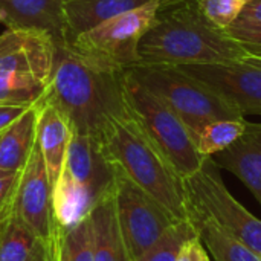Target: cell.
Listing matches in <instances>:
<instances>
[{
    "instance_id": "obj_16",
    "label": "cell",
    "mask_w": 261,
    "mask_h": 261,
    "mask_svg": "<svg viewBox=\"0 0 261 261\" xmlns=\"http://www.w3.org/2000/svg\"><path fill=\"white\" fill-rule=\"evenodd\" d=\"M151 0H66V46L78 35L122 12L144 6Z\"/></svg>"
},
{
    "instance_id": "obj_31",
    "label": "cell",
    "mask_w": 261,
    "mask_h": 261,
    "mask_svg": "<svg viewBox=\"0 0 261 261\" xmlns=\"http://www.w3.org/2000/svg\"><path fill=\"white\" fill-rule=\"evenodd\" d=\"M6 217H0V231H2V226H3V222H5Z\"/></svg>"
},
{
    "instance_id": "obj_18",
    "label": "cell",
    "mask_w": 261,
    "mask_h": 261,
    "mask_svg": "<svg viewBox=\"0 0 261 261\" xmlns=\"http://www.w3.org/2000/svg\"><path fill=\"white\" fill-rule=\"evenodd\" d=\"M57 246L18 219L6 216L0 231V261H57Z\"/></svg>"
},
{
    "instance_id": "obj_9",
    "label": "cell",
    "mask_w": 261,
    "mask_h": 261,
    "mask_svg": "<svg viewBox=\"0 0 261 261\" xmlns=\"http://www.w3.org/2000/svg\"><path fill=\"white\" fill-rule=\"evenodd\" d=\"M113 202L130 261L139 260L142 254L177 222L164 205L118 170L113 187Z\"/></svg>"
},
{
    "instance_id": "obj_7",
    "label": "cell",
    "mask_w": 261,
    "mask_h": 261,
    "mask_svg": "<svg viewBox=\"0 0 261 261\" xmlns=\"http://www.w3.org/2000/svg\"><path fill=\"white\" fill-rule=\"evenodd\" d=\"M159 0L122 12L78 35L67 47L92 64L115 72H125L139 64L138 44L151 26Z\"/></svg>"
},
{
    "instance_id": "obj_27",
    "label": "cell",
    "mask_w": 261,
    "mask_h": 261,
    "mask_svg": "<svg viewBox=\"0 0 261 261\" xmlns=\"http://www.w3.org/2000/svg\"><path fill=\"white\" fill-rule=\"evenodd\" d=\"M18 174L15 171L0 170V217H6L11 208V200L18 182Z\"/></svg>"
},
{
    "instance_id": "obj_4",
    "label": "cell",
    "mask_w": 261,
    "mask_h": 261,
    "mask_svg": "<svg viewBox=\"0 0 261 261\" xmlns=\"http://www.w3.org/2000/svg\"><path fill=\"white\" fill-rule=\"evenodd\" d=\"M116 168L98 139L72 132L63 170L52 188L54 216L69 229L86 220L93 206L113 191Z\"/></svg>"
},
{
    "instance_id": "obj_24",
    "label": "cell",
    "mask_w": 261,
    "mask_h": 261,
    "mask_svg": "<svg viewBox=\"0 0 261 261\" xmlns=\"http://www.w3.org/2000/svg\"><path fill=\"white\" fill-rule=\"evenodd\" d=\"M46 89L47 87L41 84L18 83L0 78V106L32 107L43 99Z\"/></svg>"
},
{
    "instance_id": "obj_8",
    "label": "cell",
    "mask_w": 261,
    "mask_h": 261,
    "mask_svg": "<svg viewBox=\"0 0 261 261\" xmlns=\"http://www.w3.org/2000/svg\"><path fill=\"white\" fill-rule=\"evenodd\" d=\"M219 170L206 158L200 170L184 180L187 205L203 211L219 228L261 255V220L229 193Z\"/></svg>"
},
{
    "instance_id": "obj_15",
    "label": "cell",
    "mask_w": 261,
    "mask_h": 261,
    "mask_svg": "<svg viewBox=\"0 0 261 261\" xmlns=\"http://www.w3.org/2000/svg\"><path fill=\"white\" fill-rule=\"evenodd\" d=\"M72 139V128L67 119L50 104L43 99L38 102L37 118V144L52 185L57 182Z\"/></svg>"
},
{
    "instance_id": "obj_23",
    "label": "cell",
    "mask_w": 261,
    "mask_h": 261,
    "mask_svg": "<svg viewBox=\"0 0 261 261\" xmlns=\"http://www.w3.org/2000/svg\"><path fill=\"white\" fill-rule=\"evenodd\" d=\"M57 261H95L89 217L70 229H61Z\"/></svg>"
},
{
    "instance_id": "obj_28",
    "label": "cell",
    "mask_w": 261,
    "mask_h": 261,
    "mask_svg": "<svg viewBox=\"0 0 261 261\" xmlns=\"http://www.w3.org/2000/svg\"><path fill=\"white\" fill-rule=\"evenodd\" d=\"M237 28L261 26V0H251L246 3L237 20L231 24Z\"/></svg>"
},
{
    "instance_id": "obj_30",
    "label": "cell",
    "mask_w": 261,
    "mask_h": 261,
    "mask_svg": "<svg viewBox=\"0 0 261 261\" xmlns=\"http://www.w3.org/2000/svg\"><path fill=\"white\" fill-rule=\"evenodd\" d=\"M28 107L17 106H0V133H3Z\"/></svg>"
},
{
    "instance_id": "obj_29",
    "label": "cell",
    "mask_w": 261,
    "mask_h": 261,
    "mask_svg": "<svg viewBox=\"0 0 261 261\" xmlns=\"http://www.w3.org/2000/svg\"><path fill=\"white\" fill-rule=\"evenodd\" d=\"M177 261H211L206 248L203 246V243L200 242V239L196 236L194 239H191L184 249L180 251Z\"/></svg>"
},
{
    "instance_id": "obj_1",
    "label": "cell",
    "mask_w": 261,
    "mask_h": 261,
    "mask_svg": "<svg viewBox=\"0 0 261 261\" xmlns=\"http://www.w3.org/2000/svg\"><path fill=\"white\" fill-rule=\"evenodd\" d=\"M125 72L101 69L67 46L57 47L54 69L43 101L54 106L69 122L73 133L99 141L107 125L130 115Z\"/></svg>"
},
{
    "instance_id": "obj_32",
    "label": "cell",
    "mask_w": 261,
    "mask_h": 261,
    "mask_svg": "<svg viewBox=\"0 0 261 261\" xmlns=\"http://www.w3.org/2000/svg\"><path fill=\"white\" fill-rule=\"evenodd\" d=\"M159 2H171V0H159Z\"/></svg>"
},
{
    "instance_id": "obj_6",
    "label": "cell",
    "mask_w": 261,
    "mask_h": 261,
    "mask_svg": "<svg viewBox=\"0 0 261 261\" xmlns=\"http://www.w3.org/2000/svg\"><path fill=\"white\" fill-rule=\"evenodd\" d=\"M128 72L170 106L193 138L210 122L245 118L222 96L177 66L138 64L130 67Z\"/></svg>"
},
{
    "instance_id": "obj_12",
    "label": "cell",
    "mask_w": 261,
    "mask_h": 261,
    "mask_svg": "<svg viewBox=\"0 0 261 261\" xmlns=\"http://www.w3.org/2000/svg\"><path fill=\"white\" fill-rule=\"evenodd\" d=\"M57 44L40 31L6 29L0 34V78L49 86Z\"/></svg>"
},
{
    "instance_id": "obj_26",
    "label": "cell",
    "mask_w": 261,
    "mask_h": 261,
    "mask_svg": "<svg viewBox=\"0 0 261 261\" xmlns=\"http://www.w3.org/2000/svg\"><path fill=\"white\" fill-rule=\"evenodd\" d=\"M225 31L231 38L242 43L249 54L261 57V26H249V28L229 26Z\"/></svg>"
},
{
    "instance_id": "obj_3",
    "label": "cell",
    "mask_w": 261,
    "mask_h": 261,
    "mask_svg": "<svg viewBox=\"0 0 261 261\" xmlns=\"http://www.w3.org/2000/svg\"><path fill=\"white\" fill-rule=\"evenodd\" d=\"M99 144L121 174L164 205L177 220L190 219L184 180L130 115L113 119Z\"/></svg>"
},
{
    "instance_id": "obj_19",
    "label": "cell",
    "mask_w": 261,
    "mask_h": 261,
    "mask_svg": "<svg viewBox=\"0 0 261 261\" xmlns=\"http://www.w3.org/2000/svg\"><path fill=\"white\" fill-rule=\"evenodd\" d=\"M38 104L28 107L0 133V170L20 173L37 142Z\"/></svg>"
},
{
    "instance_id": "obj_10",
    "label": "cell",
    "mask_w": 261,
    "mask_h": 261,
    "mask_svg": "<svg viewBox=\"0 0 261 261\" xmlns=\"http://www.w3.org/2000/svg\"><path fill=\"white\" fill-rule=\"evenodd\" d=\"M222 96L240 115H261V57L210 64L177 66Z\"/></svg>"
},
{
    "instance_id": "obj_2",
    "label": "cell",
    "mask_w": 261,
    "mask_h": 261,
    "mask_svg": "<svg viewBox=\"0 0 261 261\" xmlns=\"http://www.w3.org/2000/svg\"><path fill=\"white\" fill-rule=\"evenodd\" d=\"M246 47L202 12L199 0L159 2L138 44L139 64L182 66L226 63L248 57Z\"/></svg>"
},
{
    "instance_id": "obj_14",
    "label": "cell",
    "mask_w": 261,
    "mask_h": 261,
    "mask_svg": "<svg viewBox=\"0 0 261 261\" xmlns=\"http://www.w3.org/2000/svg\"><path fill=\"white\" fill-rule=\"evenodd\" d=\"M211 159L219 168L237 176L261 206V122L246 121L243 135Z\"/></svg>"
},
{
    "instance_id": "obj_11",
    "label": "cell",
    "mask_w": 261,
    "mask_h": 261,
    "mask_svg": "<svg viewBox=\"0 0 261 261\" xmlns=\"http://www.w3.org/2000/svg\"><path fill=\"white\" fill-rule=\"evenodd\" d=\"M52 188L43 154L35 142L26 165L18 174L8 214L18 219L43 240L57 245L61 228L54 216Z\"/></svg>"
},
{
    "instance_id": "obj_20",
    "label": "cell",
    "mask_w": 261,
    "mask_h": 261,
    "mask_svg": "<svg viewBox=\"0 0 261 261\" xmlns=\"http://www.w3.org/2000/svg\"><path fill=\"white\" fill-rule=\"evenodd\" d=\"M188 217L214 261H261L260 254L225 232L199 208L188 205Z\"/></svg>"
},
{
    "instance_id": "obj_5",
    "label": "cell",
    "mask_w": 261,
    "mask_h": 261,
    "mask_svg": "<svg viewBox=\"0 0 261 261\" xmlns=\"http://www.w3.org/2000/svg\"><path fill=\"white\" fill-rule=\"evenodd\" d=\"M130 116L170 162L182 180L200 170L205 159L182 119L159 96L142 86L128 70L124 75Z\"/></svg>"
},
{
    "instance_id": "obj_21",
    "label": "cell",
    "mask_w": 261,
    "mask_h": 261,
    "mask_svg": "<svg viewBox=\"0 0 261 261\" xmlns=\"http://www.w3.org/2000/svg\"><path fill=\"white\" fill-rule=\"evenodd\" d=\"M246 119H219L205 125L194 138L196 147L203 158H211L231 147L245 132Z\"/></svg>"
},
{
    "instance_id": "obj_25",
    "label": "cell",
    "mask_w": 261,
    "mask_h": 261,
    "mask_svg": "<svg viewBox=\"0 0 261 261\" xmlns=\"http://www.w3.org/2000/svg\"><path fill=\"white\" fill-rule=\"evenodd\" d=\"M251 0H199L202 12L217 28H229Z\"/></svg>"
},
{
    "instance_id": "obj_22",
    "label": "cell",
    "mask_w": 261,
    "mask_h": 261,
    "mask_svg": "<svg viewBox=\"0 0 261 261\" xmlns=\"http://www.w3.org/2000/svg\"><path fill=\"white\" fill-rule=\"evenodd\" d=\"M197 236V231L190 219L177 220L171 225L138 261H177L184 246Z\"/></svg>"
},
{
    "instance_id": "obj_17",
    "label": "cell",
    "mask_w": 261,
    "mask_h": 261,
    "mask_svg": "<svg viewBox=\"0 0 261 261\" xmlns=\"http://www.w3.org/2000/svg\"><path fill=\"white\" fill-rule=\"evenodd\" d=\"M95 261H130L116 219L113 191L104 196L89 214Z\"/></svg>"
},
{
    "instance_id": "obj_13",
    "label": "cell",
    "mask_w": 261,
    "mask_h": 261,
    "mask_svg": "<svg viewBox=\"0 0 261 261\" xmlns=\"http://www.w3.org/2000/svg\"><path fill=\"white\" fill-rule=\"evenodd\" d=\"M66 0H0V23L6 29H34L47 34L57 47L66 46Z\"/></svg>"
}]
</instances>
